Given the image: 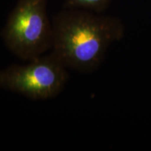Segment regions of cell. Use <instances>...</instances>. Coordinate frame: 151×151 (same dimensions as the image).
<instances>
[{
    "mask_svg": "<svg viewBox=\"0 0 151 151\" xmlns=\"http://www.w3.org/2000/svg\"><path fill=\"white\" fill-rule=\"evenodd\" d=\"M111 0H66L67 8L101 12L108 7Z\"/></svg>",
    "mask_w": 151,
    "mask_h": 151,
    "instance_id": "4",
    "label": "cell"
},
{
    "mask_svg": "<svg viewBox=\"0 0 151 151\" xmlns=\"http://www.w3.org/2000/svg\"><path fill=\"white\" fill-rule=\"evenodd\" d=\"M46 7L47 0H18L1 32L9 50L23 61L52 48V24Z\"/></svg>",
    "mask_w": 151,
    "mask_h": 151,
    "instance_id": "2",
    "label": "cell"
},
{
    "mask_svg": "<svg viewBox=\"0 0 151 151\" xmlns=\"http://www.w3.org/2000/svg\"><path fill=\"white\" fill-rule=\"evenodd\" d=\"M67 69L52 52L30 60L27 65H14L0 71V88L32 100L53 99L67 84Z\"/></svg>",
    "mask_w": 151,
    "mask_h": 151,
    "instance_id": "3",
    "label": "cell"
},
{
    "mask_svg": "<svg viewBox=\"0 0 151 151\" xmlns=\"http://www.w3.org/2000/svg\"><path fill=\"white\" fill-rule=\"evenodd\" d=\"M52 24V52L67 68L81 73L96 70L109 46L124 35L117 19L83 9L67 8L55 16Z\"/></svg>",
    "mask_w": 151,
    "mask_h": 151,
    "instance_id": "1",
    "label": "cell"
}]
</instances>
